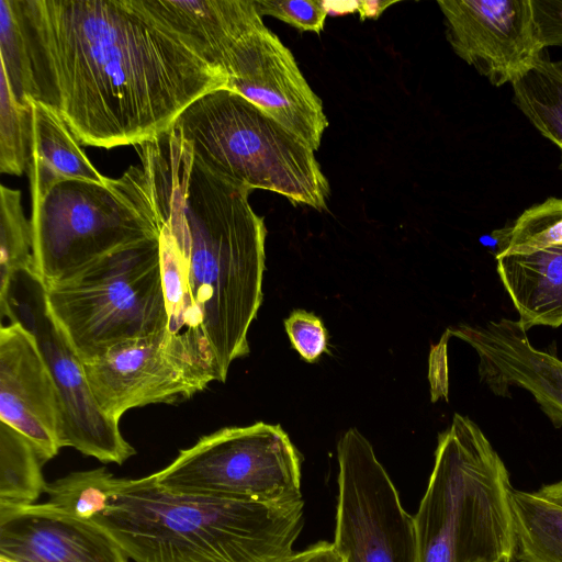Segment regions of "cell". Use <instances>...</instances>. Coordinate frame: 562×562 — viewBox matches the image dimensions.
<instances>
[{
    "mask_svg": "<svg viewBox=\"0 0 562 562\" xmlns=\"http://www.w3.org/2000/svg\"><path fill=\"white\" fill-rule=\"evenodd\" d=\"M474 562H496V561H490V560H485V559H477Z\"/></svg>",
    "mask_w": 562,
    "mask_h": 562,
    "instance_id": "33",
    "label": "cell"
},
{
    "mask_svg": "<svg viewBox=\"0 0 562 562\" xmlns=\"http://www.w3.org/2000/svg\"><path fill=\"white\" fill-rule=\"evenodd\" d=\"M145 8L225 74L235 47L265 25L254 0H142ZM227 77V76H226Z\"/></svg>",
    "mask_w": 562,
    "mask_h": 562,
    "instance_id": "17",
    "label": "cell"
},
{
    "mask_svg": "<svg viewBox=\"0 0 562 562\" xmlns=\"http://www.w3.org/2000/svg\"><path fill=\"white\" fill-rule=\"evenodd\" d=\"M302 458L280 425L225 427L154 473L165 491L266 504L303 499Z\"/></svg>",
    "mask_w": 562,
    "mask_h": 562,
    "instance_id": "8",
    "label": "cell"
},
{
    "mask_svg": "<svg viewBox=\"0 0 562 562\" xmlns=\"http://www.w3.org/2000/svg\"><path fill=\"white\" fill-rule=\"evenodd\" d=\"M164 335L125 341L83 362L100 409L119 423L130 409L148 404H176L205 387L164 347Z\"/></svg>",
    "mask_w": 562,
    "mask_h": 562,
    "instance_id": "13",
    "label": "cell"
},
{
    "mask_svg": "<svg viewBox=\"0 0 562 562\" xmlns=\"http://www.w3.org/2000/svg\"><path fill=\"white\" fill-rule=\"evenodd\" d=\"M0 316L34 335L50 369L63 404L61 448L72 447L104 463L123 464L134 456L119 423L97 404L83 364L48 314L44 286L31 271L14 280Z\"/></svg>",
    "mask_w": 562,
    "mask_h": 562,
    "instance_id": "10",
    "label": "cell"
},
{
    "mask_svg": "<svg viewBox=\"0 0 562 562\" xmlns=\"http://www.w3.org/2000/svg\"><path fill=\"white\" fill-rule=\"evenodd\" d=\"M226 88L243 95L314 151L328 126L321 98L291 50L266 25L248 34L226 64Z\"/></svg>",
    "mask_w": 562,
    "mask_h": 562,
    "instance_id": "11",
    "label": "cell"
},
{
    "mask_svg": "<svg viewBox=\"0 0 562 562\" xmlns=\"http://www.w3.org/2000/svg\"><path fill=\"white\" fill-rule=\"evenodd\" d=\"M543 53L512 83L514 99L532 125L562 153V63L550 60Z\"/></svg>",
    "mask_w": 562,
    "mask_h": 562,
    "instance_id": "21",
    "label": "cell"
},
{
    "mask_svg": "<svg viewBox=\"0 0 562 562\" xmlns=\"http://www.w3.org/2000/svg\"><path fill=\"white\" fill-rule=\"evenodd\" d=\"M261 16H273L301 32L321 34L328 15L319 0H254Z\"/></svg>",
    "mask_w": 562,
    "mask_h": 562,
    "instance_id": "27",
    "label": "cell"
},
{
    "mask_svg": "<svg viewBox=\"0 0 562 562\" xmlns=\"http://www.w3.org/2000/svg\"><path fill=\"white\" fill-rule=\"evenodd\" d=\"M98 524L59 513L45 503L0 505V562H128Z\"/></svg>",
    "mask_w": 562,
    "mask_h": 562,
    "instance_id": "16",
    "label": "cell"
},
{
    "mask_svg": "<svg viewBox=\"0 0 562 562\" xmlns=\"http://www.w3.org/2000/svg\"><path fill=\"white\" fill-rule=\"evenodd\" d=\"M527 329L509 318L484 325L461 324L447 334L469 344L479 357L481 381L498 396L509 389L529 392L554 427H562V361L536 349Z\"/></svg>",
    "mask_w": 562,
    "mask_h": 562,
    "instance_id": "15",
    "label": "cell"
},
{
    "mask_svg": "<svg viewBox=\"0 0 562 562\" xmlns=\"http://www.w3.org/2000/svg\"><path fill=\"white\" fill-rule=\"evenodd\" d=\"M31 198V272L43 286L159 235L108 181L65 180Z\"/></svg>",
    "mask_w": 562,
    "mask_h": 562,
    "instance_id": "7",
    "label": "cell"
},
{
    "mask_svg": "<svg viewBox=\"0 0 562 562\" xmlns=\"http://www.w3.org/2000/svg\"><path fill=\"white\" fill-rule=\"evenodd\" d=\"M22 103L52 109L82 145H139L202 94L227 86L142 0H10Z\"/></svg>",
    "mask_w": 562,
    "mask_h": 562,
    "instance_id": "2",
    "label": "cell"
},
{
    "mask_svg": "<svg viewBox=\"0 0 562 562\" xmlns=\"http://www.w3.org/2000/svg\"><path fill=\"white\" fill-rule=\"evenodd\" d=\"M0 306L8 299L12 283L23 272L32 271V229L21 205L18 190H0Z\"/></svg>",
    "mask_w": 562,
    "mask_h": 562,
    "instance_id": "24",
    "label": "cell"
},
{
    "mask_svg": "<svg viewBox=\"0 0 562 562\" xmlns=\"http://www.w3.org/2000/svg\"><path fill=\"white\" fill-rule=\"evenodd\" d=\"M109 184L158 231L168 323L164 347L204 387L249 353L262 303L267 227L251 189L209 169L171 128L137 145Z\"/></svg>",
    "mask_w": 562,
    "mask_h": 562,
    "instance_id": "1",
    "label": "cell"
},
{
    "mask_svg": "<svg viewBox=\"0 0 562 562\" xmlns=\"http://www.w3.org/2000/svg\"><path fill=\"white\" fill-rule=\"evenodd\" d=\"M0 422L48 461L61 448L63 404L34 335L19 322L0 328Z\"/></svg>",
    "mask_w": 562,
    "mask_h": 562,
    "instance_id": "14",
    "label": "cell"
},
{
    "mask_svg": "<svg viewBox=\"0 0 562 562\" xmlns=\"http://www.w3.org/2000/svg\"><path fill=\"white\" fill-rule=\"evenodd\" d=\"M453 52L488 81L513 83L544 52L531 0L437 1Z\"/></svg>",
    "mask_w": 562,
    "mask_h": 562,
    "instance_id": "12",
    "label": "cell"
},
{
    "mask_svg": "<svg viewBox=\"0 0 562 562\" xmlns=\"http://www.w3.org/2000/svg\"><path fill=\"white\" fill-rule=\"evenodd\" d=\"M338 498L334 544L345 562H416L414 516L373 447L356 428L337 443Z\"/></svg>",
    "mask_w": 562,
    "mask_h": 562,
    "instance_id": "9",
    "label": "cell"
},
{
    "mask_svg": "<svg viewBox=\"0 0 562 562\" xmlns=\"http://www.w3.org/2000/svg\"><path fill=\"white\" fill-rule=\"evenodd\" d=\"M537 493L547 499L562 505V481L543 485Z\"/></svg>",
    "mask_w": 562,
    "mask_h": 562,
    "instance_id": "32",
    "label": "cell"
},
{
    "mask_svg": "<svg viewBox=\"0 0 562 562\" xmlns=\"http://www.w3.org/2000/svg\"><path fill=\"white\" fill-rule=\"evenodd\" d=\"M32 108V140L27 166L31 196L65 180L104 184L64 121L44 103L29 99Z\"/></svg>",
    "mask_w": 562,
    "mask_h": 562,
    "instance_id": "19",
    "label": "cell"
},
{
    "mask_svg": "<svg viewBox=\"0 0 562 562\" xmlns=\"http://www.w3.org/2000/svg\"><path fill=\"white\" fill-rule=\"evenodd\" d=\"M284 327L292 347L305 361L315 362L324 352H329L327 330L315 314L294 310L284 319Z\"/></svg>",
    "mask_w": 562,
    "mask_h": 562,
    "instance_id": "28",
    "label": "cell"
},
{
    "mask_svg": "<svg viewBox=\"0 0 562 562\" xmlns=\"http://www.w3.org/2000/svg\"><path fill=\"white\" fill-rule=\"evenodd\" d=\"M46 462L31 440L0 422V505L35 504L45 491Z\"/></svg>",
    "mask_w": 562,
    "mask_h": 562,
    "instance_id": "22",
    "label": "cell"
},
{
    "mask_svg": "<svg viewBox=\"0 0 562 562\" xmlns=\"http://www.w3.org/2000/svg\"><path fill=\"white\" fill-rule=\"evenodd\" d=\"M134 562H281L293 553L304 501L286 504L176 494L154 473L117 479L94 518Z\"/></svg>",
    "mask_w": 562,
    "mask_h": 562,
    "instance_id": "3",
    "label": "cell"
},
{
    "mask_svg": "<svg viewBox=\"0 0 562 562\" xmlns=\"http://www.w3.org/2000/svg\"><path fill=\"white\" fill-rule=\"evenodd\" d=\"M509 473L481 428L454 414L414 516L416 562L515 560Z\"/></svg>",
    "mask_w": 562,
    "mask_h": 562,
    "instance_id": "4",
    "label": "cell"
},
{
    "mask_svg": "<svg viewBox=\"0 0 562 562\" xmlns=\"http://www.w3.org/2000/svg\"><path fill=\"white\" fill-rule=\"evenodd\" d=\"M397 1L390 0H362L357 1V11L360 20H376L389 7Z\"/></svg>",
    "mask_w": 562,
    "mask_h": 562,
    "instance_id": "31",
    "label": "cell"
},
{
    "mask_svg": "<svg viewBox=\"0 0 562 562\" xmlns=\"http://www.w3.org/2000/svg\"><path fill=\"white\" fill-rule=\"evenodd\" d=\"M497 254L527 252L562 244V198L532 205L509 226L495 232Z\"/></svg>",
    "mask_w": 562,
    "mask_h": 562,
    "instance_id": "26",
    "label": "cell"
},
{
    "mask_svg": "<svg viewBox=\"0 0 562 562\" xmlns=\"http://www.w3.org/2000/svg\"><path fill=\"white\" fill-rule=\"evenodd\" d=\"M281 562H345L334 542L319 541L303 551L293 552Z\"/></svg>",
    "mask_w": 562,
    "mask_h": 562,
    "instance_id": "30",
    "label": "cell"
},
{
    "mask_svg": "<svg viewBox=\"0 0 562 562\" xmlns=\"http://www.w3.org/2000/svg\"><path fill=\"white\" fill-rule=\"evenodd\" d=\"M116 477L104 467L77 471L46 483L45 504L72 518L93 521L103 514L114 492Z\"/></svg>",
    "mask_w": 562,
    "mask_h": 562,
    "instance_id": "23",
    "label": "cell"
},
{
    "mask_svg": "<svg viewBox=\"0 0 562 562\" xmlns=\"http://www.w3.org/2000/svg\"><path fill=\"white\" fill-rule=\"evenodd\" d=\"M48 314L80 361L165 333L168 313L158 238L104 257L44 286Z\"/></svg>",
    "mask_w": 562,
    "mask_h": 562,
    "instance_id": "6",
    "label": "cell"
},
{
    "mask_svg": "<svg viewBox=\"0 0 562 562\" xmlns=\"http://www.w3.org/2000/svg\"><path fill=\"white\" fill-rule=\"evenodd\" d=\"M0 78V171L21 176L30 160L32 108L19 101L2 68Z\"/></svg>",
    "mask_w": 562,
    "mask_h": 562,
    "instance_id": "25",
    "label": "cell"
},
{
    "mask_svg": "<svg viewBox=\"0 0 562 562\" xmlns=\"http://www.w3.org/2000/svg\"><path fill=\"white\" fill-rule=\"evenodd\" d=\"M496 269L527 330L562 325V244L496 255Z\"/></svg>",
    "mask_w": 562,
    "mask_h": 562,
    "instance_id": "18",
    "label": "cell"
},
{
    "mask_svg": "<svg viewBox=\"0 0 562 562\" xmlns=\"http://www.w3.org/2000/svg\"><path fill=\"white\" fill-rule=\"evenodd\" d=\"M531 8L541 46L562 45V0H531Z\"/></svg>",
    "mask_w": 562,
    "mask_h": 562,
    "instance_id": "29",
    "label": "cell"
},
{
    "mask_svg": "<svg viewBox=\"0 0 562 562\" xmlns=\"http://www.w3.org/2000/svg\"><path fill=\"white\" fill-rule=\"evenodd\" d=\"M170 128L217 175L294 205L326 210L330 189L314 149L235 91L223 87L202 94Z\"/></svg>",
    "mask_w": 562,
    "mask_h": 562,
    "instance_id": "5",
    "label": "cell"
},
{
    "mask_svg": "<svg viewBox=\"0 0 562 562\" xmlns=\"http://www.w3.org/2000/svg\"><path fill=\"white\" fill-rule=\"evenodd\" d=\"M510 506L515 560L562 562V505L513 487Z\"/></svg>",
    "mask_w": 562,
    "mask_h": 562,
    "instance_id": "20",
    "label": "cell"
}]
</instances>
